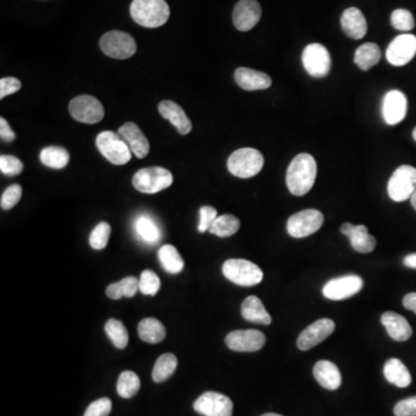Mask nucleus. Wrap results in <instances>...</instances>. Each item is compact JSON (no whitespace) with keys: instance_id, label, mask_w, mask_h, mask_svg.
Returning <instances> with one entry per match:
<instances>
[{"instance_id":"c03bdc74","label":"nucleus","mask_w":416,"mask_h":416,"mask_svg":"<svg viewBox=\"0 0 416 416\" xmlns=\"http://www.w3.org/2000/svg\"><path fill=\"white\" fill-rule=\"evenodd\" d=\"M199 215H201V220L198 225V232H210V227L218 218V210L212 206H203L199 210Z\"/></svg>"},{"instance_id":"ddd939ff","label":"nucleus","mask_w":416,"mask_h":416,"mask_svg":"<svg viewBox=\"0 0 416 416\" xmlns=\"http://www.w3.org/2000/svg\"><path fill=\"white\" fill-rule=\"evenodd\" d=\"M363 288V280L358 275H345L329 280L324 286L323 295L332 301H342L354 296Z\"/></svg>"},{"instance_id":"7ed1b4c3","label":"nucleus","mask_w":416,"mask_h":416,"mask_svg":"<svg viewBox=\"0 0 416 416\" xmlns=\"http://www.w3.org/2000/svg\"><path fill=\"white\" fill-rule=\"evenodd\" d=\"M230 174L239 178H251L264 167V156L255 149H239L230 155L227 162Z\"/></svg>"},{"instance_id":"1a4fd4ad","label":"nucleus","mask_w":416,"mask_h":416,"mask_svg":"<svg viewBox=\"0 0 416 416\" xmlns=\"http://www.w3.org/2000/svg\"><path fill=\"white\" fill-rule=\"evenodd\" d=\"M324 216L317 210H304L294 214L287 222V232L294 239H304L322 228Z\"/></svg>"},{"instance_id":"39448f33","label":"nucleus","mask_w":416,"mask_h":416,"mask_svg":"<svg viewBox=\"0 0 416 416\" xmlns=\"http://www.w3.org/2000/svg\"><path fill=\"white\" fill-rule=\"evenodd\" d=\"M174 177L170 171L162 167L140 169L133 176V187L139 192L155 194L171 187Z\"/></svg>"},{"instance_id":"423d86ee","label":"nucleus","mask_w":416,"mask_h":416,"mask_svg":"<svg viewBox=\"0 0 416 416\" xmlns=\"http://www.w3.org/2000/svg\"><path fill=\"white\" fill-rule=\"evenodd\" d=\"M99 152L115 165H124L132 158V152L122 137L113 131H103L96 137Z\"/></svg>"},{"instance_id":"b1692460","label":"nucleus","mask_w":416,"mask_h":416,"mask_svg":"<svg viewBox=\"0 0 416 416\" xmlns=\"http://www.w3.org/2000/svg\"><path fill=\"white\" fill-rule=\"evenodd\" d=\"M382 324L386 329L389 336L396 341H406L413 334V329L405 317L399 313L387 311L382 315Z\"/></svg>"},{"instance_id":"2f4dec72","label":"nucleus","mask_w":416,"mask_h":416,"mask_svg":"<svg viewBox=\"0 0 416 416\" xmlns=\"http://www.w3.org/2000/svg\"><path fill=\"white\" fill-rule=\"evenodd\" d=\"M158 259L165 271L171 275H178L184 268V262L178 253L177 248L170 244H165L158 250Z\"/></svg>"},{"instance_id":"f3484780","label":"nucleus","mask_w":416,"mask_h":416,"mask_svg":"<svg viewBox=\"0 0 416 416\" xmlns=\"http://www.w3.org/2000/svg\"><path fill=\"white\" fill-rule=\"evenodd\" d=\"M262 18V7L257 0H239L232 12V23L236 30L248 32Z\"/></svg>"},{"instance_id":"aec40b11","label":"nucleus","mask_w":416,"mask_h":416,"mask_svg":"<svg viewBox=\"0 0 416 416\" xmlns=\"http://www.w3.org/2000/svg\"><path fill=\"white\" fill-rule=\"evenodd\" d=\"M118 134L122 137L126 145L129 146L131 152L138 158H144L149 155V142L146 138L145 134L142 133L141 130L139 129L137 124L129 122L118 129Z\"/></svg>"},{"instance_id":"cd10ccee","label":"nucleus","mask_w":416,"mask_h":416,"mask_svg":"<svg viewBox=\"0 0 416 416\" xmlns=\"http://www.w3.org/2000/svg\"><path fill=\"white\" fill-rule=\"evenodd\" d=\"M382 52L376 43H365L355 51L354 62L362 71H369L381 61Z\"/></svg>"},{"instance_id":"09e8293b","label":"nucleus","mask_w":416,"mask_h":416,"mask_svg":"<svg viewBox=\"0 0 416 416\" xmlns=\"http://www.w3.org/2000/svg\"><path fill=\"white\" fill-rule=\"evenodd\" d=\"M403 304L405 309L413 311L416 315V293L407 294L406 296L403 297Z\"/></svg>"},{"instance_id":"4468645a","label":"nucleus","mask_w":416,"mask_h":416,"mask_svg":"<svg viewBox=\"0 0 416 416\" xmlns=\"http://www.w3.org/2000/svg\"><path fill=\"white\" fill-rule=\"evenodd\" d=\"M266 342L264 333L257 329H239L226 336V345L234 352L251 353L262 349Z\"/></svg>"},{"instance_id":"8fccbe9b","label":"nucleus","mask_w":416,"mask_h":416,"mask_svg":"<svg viewBox=\"0 0 416 416\" xmlns=\"http://www.w3.org/2000/svg\"><path fill=\"white\" fill-rule=\"evenodd\" d=\"M403 265H405L406 267L416 270V253L406 256V257L403 258Z\"/></svg>"},{"instance_id":"e433bc0d","label":"nucleus","mask_w":416,"mask_h":416,"mask_svg":"<svg viewBox=\"0 0 416 416\" xmlns=\"http://www.w3.org/2000/svg\"><path fill=\"white\" fill-rule=\"evenodd\" d=\"M106 333L113 346L118 349L125 348L129 343V333L120 320H109L104 326Z\"/></svg>"},{"instance_id":"4c0bfd02","label":"nucleus","mask_w":416,"mask_h":416,"mask_svg":"<svg viewBox=\"0 0 416 416\" xmlns=\"http://www.w3.org/2000/svg\"><path fill=\"white\" fill-rule=\"evenodd\" d=\"M160 287H161V281L154 272L149 270L142 272L139 279V291L144 295L154 296L160 291Z\"/></svg>"},{"instance_id":"864d4df0","label":"nucleus","mask_w":416,"mask_h":416,"mask_svg":"<svg viewBox=\"0 0 416 416\" xmlns=\"http://www.w3.org/2000/svg\"><path fill=\"white\" fill-rule=\"evenodd\" d=\"M413 138H414V140H415V141H416V127H415V129H414V131H413Z\"/></svg>"},{"instance_id":"bb28decb","label":"nucleus","mask_w":416,"mask_h":416,"mask_svg":"<svg viewBox=\"0 0 416 416\" xmlns=\"http://www.w3.org/2000/svg\"><path fill=\"white\" fill-rule=\"evenodd\" d=\"M384 376L386 381L396 386H410L412 383V376L406 365L398 358H390L384 365Z\"/></svg>"},{"instance_id":"6e6552de","label":"nucleus","mask_w":416,"mask_h":416,"mask_svg":"<svg viewBox=\"0 0 416 416\" xmlns=\"http://www.w3.org/2000/svg\"><path fill=\"white\" fill-rule=\"evenodd\" d=\"M100 48L108 57L127 59L136 53L137 43L127 32L111 30L101 37Z\"/></svg>"},{"instance_id":"f704fd0d","label":"nucleus","mask_w":416,"mask_h":416,"mask_svg":"<svg viewBox=\"0 0 416 416\" xmlns=\"http://www.w3.org/2000/svg\"><path fill=\"white\" fill-rule=\"evenodd\" d=\"M241 222L236 216L232 214H223L216 218L210 227V232L219 237H229L239 232Z\"/></svg>"},{"instance_id":"de8ad7c7","label":"nucleus","mask_w":416,"mask_h":416,"mask_svg":"<svg viewBox=\"0 0 416 416\" xmlns=\"http://www.w3.org/2000/svg\"><path fill=\"white\" fill-rule=\"evenodd\" d=\"M15 133L13 130L11 129V126L7 123L5 118H0V138L5 142H12L15 140Z\"/></svg>"},{"instance_id":"20e7f679","label":"nucleus","mask_w":416,"mask_h":416,"mask_svg":"<svg viewBox=\"0 0 416 416\" xmlns=\"http://www.w3.org/2000/svg\"><path fill=\"white\" fill-rule=\"evenodd\" d=\"M222 273L232 284L242 287H252L264 279L260 267L246 259H228L223 264Z\"/></svg>"},{"instance_id":"4be33fe9","label":"nucleus","mask_w":416,"mask_h":416,"mask_svg":"<svg viewBox=\"0 0 416 416\" xmlns=\"http://www.w3.org/2000/svg\"><path fill=\"white\" fill-rule=\"evenodd\" d=\"M158 113L175 126L178 133L185 136L191 132L192 123L190 118L187 116L184 110L177 103H175L174 101H162L161 103L158 104Z\"/></svg>"},{"instance_id":"393cba45","label":"nucleus","mask_w":416,"mask_h":416,"mask_svg":"<svg viewBox=\"0 0 416 416\" xmlns=\"http://www.w3.org/2000/svg\"><path fill=\"white\" fill-rule=\"evenodd\" d=\"M313 376L326 390L334 391L339 389L341 385L342 379L339 368L331 361L322 360L317 362L313 367Z\"/></svg>"},{"instance_id":"ea45409f","label":"nucleus","mask_w":416,"mask_h":416,"mask_svg":"<svg viewBox=\"0 0 416 416\" xmlns=\"http://www.w3.org/2000/svg\"><path fill=\"white\" fill-rule=\"evenodd\" d=\"M391 23L396 30H401V32H410L415 27L413 14L410 13V11L403 10V8L394 11L391 15Z\"/></svg>"},{"instance_id":"9b49d317","label":"nucleus","mask_w":416,"mask_h":416,"mask_svg":"<svg viewBox=\"0 0 416 416\" xmlns=\"http://www.w3.org/2000/svg\"><path fill=\"white\" fill-rule=\"evenodd\" d=\"M70 113L77 122L96 124L103 120L104 109L100 101L91 95H80L71 101Z\"/></svg>"},{"instance_id":"a19ab883","label":"nucleus","mask_w":416,"mask_h":416,"mask_svg":"<svg viewBox=\"0 0 416 416\" xmlns=\"http://www.w3.org/2000/svg\"><path fill=\"white\" fill-rule=\"evenodd\" d=\"M0 170L6 176H18L23 171V163L13 155H1Z\"/></svg>"},{"instance_id":"0eeeda50","label":"nucleus","mask_w":416,"mask_h":416,"mask_svg":"<svg viewBox=\"0 0 416 416\" xmlns=\"http://www.w3.org/2000/svg\"><path fill=\"white\" fill-rule=\"evenodd\" d=\"M416 190V168L412 165H401L391 176L387 184V194L397 203L410 199Z\"/></svg>"},{"instance_id":"9d476101","label":"nucleus","mask_w":416,"mask_h":416,"mask_svg":"<svg viewBox=\"0 0 416 416\" xmlns=\"http://www.w3.org/2000/svg\"><path fill=\"white\" fill-rule=\"evenodd\" d=\"M302 63L308 75L317 79L329 75L332 65L329 50L320 43L305 46L302 53Z\"/></svg>"},{"instance_id":"473e14b6","label":"nucleus","mask_w":416,"mask_h":416,"mask_svg":"<svg viewBox=\"0 0 416 416\" xmlns=\"http://www.w3.org/2000/svg\"><path fill=\"white\" fill-rule=\"evenodd\" d=\"M177 358L171 353H165L158 358L153 368L152 377L155 383L167 381L177 368Z\"/></svg>"},{"instance_id":"7c9ffc66","label":"nucleus","mask_w":416,"mask_h":416,"mask_svg":"<svg viewBox=\"0 0 416 416\" xmlns=\"http://www.w3.org/2000/svg\"><path fill=\"white\" fill-rule=\"evenodd\" d=\"M134 228L137 235L147 244H156L161 239V232L158 229V225L149 215L138 216L134 222Z\"/></svg>"},{"instance_id":"dca6fc26","label":"nucleus","mask_w":416,"mask_h":416,"mask_svg":"<svg viewBox=\"0 0 416 416\" xmlns=\"http://www.w3.org/2000/svg\"><path fill=\"white\" fill-rule=\"evenodd\" d=\"M334 329H336V324L332 320L323 318V320H317L302 331L297 339V347L304 352L309 351L317 345H320V342H323L326 338H329Z\"/></svg>"},{"instance_id":"f8f14e48","label":"nucleus","mask_w":416,"mask_h":416,"mask_svg":"<svg viewBox=\"0 0 416 416\" xmlns=\"http://www.w3.org/2000/svg\"><path fill=\"white\" fill-rule=\"evenodd\" d=\"M194 408L203 416H232L234 403L225 394L208 391L194 401Z\"/></svg>"},{"instance_id":"3c124183","label":"nucleus","mask_w":416,"mask_h":416,"mask_svg":"<svg viewBox=\"0 0 416 416\" xmlns=\"http://www.w3.org/2000/svg\"><path fill=\"white\" fill-rule=\"evenodd\" d=\"M410 203H412V206L414 207V210H416V190L413 194H412V197H410Z\"/></svg>"},{"instance_id":"603ef678","label":"nucleus","mask_w":416,"mask_h":416,"mask_svg":"<svg viewBox=\"0 0 416 416\" xmlns=\"http://www.w3.org/2000/svg\"><path fill=\"white\" fill-rule=\"evenodd\" d=\"M262 416H284V415H279V414H275V413H267V414H264V415Z\"/></svg>"},{"instance_id":"412c9836","label":"nucleus","mask_w":416,"mask_h":416,"mask_svg":"<svg viewBox=\"0 0 416 416\" xmlns=\"http://www.w3.org/2000/svg\"><path fill=\"white\" fill-rule=\"evenodd\" d=\"M236 84L244 91H263L271 87L272 79L264 72L248 68H239L235 71Z\"/></svg>"},{"instance_id":"49530a36","label":"nucleus","mask_w":416,"mask_h":416,"mask_svg":"<svg viewBox=\"0 0 416 416\" xmlns=\"http://www.w3.org/2000/svg\"><path fill=\"white\" fill-rule=\"evenodd\" d=\"M21 89V82L16 77H3L0 80V99L3 100L11 94L16 93Z\"/></svg>"},{"instance_id":"6ab92c4d","label":"nucleus","mask_w":416,"mask_h":416,"mask_svg":"<svg viewBox=\"0 0 416 416\" xmlns=\"http://www.w3.org/2000/svg\"><path fill=\"white\" fill-rule=\"evenodd\" d=\"M340 230L343 235L348 237L351 246L355 251L360 253H370L377 246V241L374 236L369 234L368 228L363 225L354 226L351 222H346L342 225Z\"/></svg>"},{"instance_id":"a211bd4d","label":"nucleus","mask_w":416,"mask_h":416,"mask_svg":"<svg viewBox=\"0 0 416 416\" xmlns=\"http://www.w3.org/2000/svg\"><path fill=\"white\" fill-rule=\"evenodd\" d=\"M382 113L385 123L397 125L401 123L407 115V97L403 92L390 91L384 96Z\"/></svg>"},{"instance_id":"c9c22d12","label":"nucleus","mask_w":416,"mask_h":416,"mask_svg":"<svg viewBox=\"0 0 416 416\" xmlns=\"http://www.w3.org/2000/svg\"><path fill=\"white\" fill-rule=\"evenodd\" d=\"M140 389V379L133 371L126 370L120 374L117 382V393L124 399H130L138 393Z\"/></svg>"},{"instance_id":"a878e982","label":"nucleus","mask_w":416,"mask_h":416,"mask_svg":"<svg viewBox=\"0 0 416 416\" xmlns=\"http://www.w3.org/2000/svg\"><path fill=\"white\" fill-rule=\"evenodd\" d=\"M242 316L244 320L251 323L260 325H270L272 317L265 309L262 300L257 296H248L242 303Z\"/></svg>"},{"instance_id":"58836bf2","label":"nucleus","mask_w":416,"mask_h":416,"mask_svg":"<svg viewBox=\"0 0 416 416\" xmlns=\"http://www.w3.org/2000/svg\"><path fill=\"white\" fill-rule=\"evenodd\" d=\"M111 227L109 223L101 222L94 228L89 236V244L94 250H103L109 242Z\"/></svg>"},{"instance_id":"5701e85b","label":"nucleus","mask_w":416,"mask_h":416,"mask_svg":"<svg viewBox=\"0 0 416 416\" xmlns=\"http://www.w3.org/2000/svg\"><path fill=\"white\" fill-rule=\"evenodd\" d=\"M342 30L353 39H361L368 32L367 20L361 11L356 7H349L341 15Z\"/></svg>"},{"instance_id":"79ce46f5","label":"nucleus","mask_w":416,"mask_h":416,"mask_svg":"<svg viewBox=\"0 0 416 416\" xmlns=\"http://www.w3.org/2000/svg\"><path fill=\"white\" fill-rule=\"evenodd\" d=\"M23 196V187L19 184H12L7 187L6 190L4 191L1 194V201H0V206L5 210H11L16 206V203H19Z\"/></svg>"},{"instance_id":"a18cd8bd","label":"nucleus","mask_w":416,"mask_h":416,"mask_svg":"<svg viewBox=\"0 0 416 416\" xmlns=\"http://www.w3.org/2000/svg\"><path fill=\"white\" fill-rule=\"evenodd\" d=\"M393 413L396 416H416V396L399 401L394 406Z\"/></svg>"},{"instance_id":"c756f323","label":"nucleus","mask_w":416,"mask_h":416,"mask_svg":"<svg viewBox=\"0 0 416 416\" xmlns=\"http://www.w3.org/2000/svg\"><path fill=\"white\" fill-rule=\"evenodd\" d=\"M39 160L48 168L63 169L70 162V153L64 147L48 146L42 149L39 154Z\"/></svg>"},{"instance_id":"f257e3e1","label":"nucleus","mask_w":416,"mask_h":416,"mask_svg":"<svg viewBox=\"0 0 416 416\" xmlns=\"http://www.w3.org/2000/svg\"><path fill=\"white\" fill-rule=\"evenodd\" d=\"M317 177V163L313 155L302 153L295 156L287 169L286 183L291 194L305 196L313 189Z\"/></svg>"},{"instance_id":"37998d69","label":"nucleus","mask_w":416,"mask_h":416,"mask_svg":"<svg viewBox=\"0 0 416 416\" xmlns=\"http://www.w3.org/2000/svg\"><path fill=\"white\" fill-rule=\"evenodd\" d=\"M113 408V403L109 398H101L87 407L84 416H108Z\"/></svg>"},{"instance_id":"c85d7f7f","label":"nucleus","mask_w":416,"mask_h":416,"mask_svg":"<svg viewBox=\"0 0 416 416\" xmlns=\"http://www.w3.org/2000/svg\"><path fill=\"white\" fill-rule=\"evenodd\" d=\"M138 334L142 341L158 343L165 338V326L155 318H146L139 323Z\"/></svg>"},{"instance_id":"2eb2a0df","label":"nucleus","mask_w":416,"mask_h":416,"mask_svg":"<svg viewBox=\"0 0 416 416\" xmlns=\"http://www.w3.org/2000/svg\"><path fill=\"white\" fill-rule=\"evenodd\" d=\"M416 55V36L403 34L390 43L386 50L387 62L393 66L408 64Z\"/></svg>"},{"instance_id":"72a5a7b5","label":"nucleus","mask_w":416,"mask_h":416,"mask_svg":"<svg viewBox=\"0 0 416 416\" xmlns=\"http://www.w3.org/2000/svg\"><path fill=\"white\" fill-rule=\"evenodd\" d=\"M139 291V279L134 277H124L116 284H110L107 288V296L111 300H120L122 297H133Z\"/></svg>"},{"instance_id":"f03ea898","label":"nucleus","mask_w":416,"mask_h":416,"mask_svg":"<svg viewBox=\"0 0 416 416\" xmlns=\"http://www.w3.org/2000/svg\"><path fill=\"white\" fill-rule=\"evenodd\" d=\"M130 12L132 19L146 28L163 26L170 16L165 0H133Z\"/></svg>"}]
</instances>
